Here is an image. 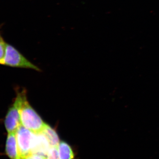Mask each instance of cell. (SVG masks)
Returning <instances> with one entry per match:
<instances>
[{
	"instance_id": "cell-1",
	"label": "cell",
	"mask_w": 159,
	"mask_h": 159,
	"mask_svg": "<svg viewBox=\"0 0 159 159\" xmlns=\"http://www.w3.org/2000/svg\"><path fill=\"white\" fill-rule=\"evenodd\" d=\"M20 119L21 125L34 133L42 131L46 125L28 102L27 97L24 99L20 110Z\"/></svg>"
},
{
	"instance_id": "cell-2",
	"label": "cell",
	"mask_w": 159,
	"mask_h": 159,
	"mask_svg": "<svg viewBox=\"0 0 159 159\" xmlns=\"http://www.w3.org/2000/svg\"><path fill=\"white\" fill-rule=\"evenodd\" d=\"M26 97L27 94L25 90L17 92L14 102L7 111L4 124L8 133L16 132L21 125L20 110L23 101Z\"/></svg>"
},
{
	"instance_id": "cell-3",
	"label": "cell",
	"mask_w": 159,
	"mask_h": 159,
	"mask_svg": "<svg viewBox=\"0 0 159 159\" xmlns=\"http://www.w3.org/2000/svg\"><path fill=\"white\" fill-rule=\"evenodd\" d=\"M3 65L12 67L32 69L40 71V69L27 59L17 49L7 43Z\"/></svg>"
},
{
	"instance_id": "cell-4",
	"label": "cell",
	"mask_w": 159,
	"mask_h": 159,
	"mask_svg": "<svg viewBox=\"0 0 159 159\" xmlns=\"http://www.w3.org/2000/svg\"><path fill=\"white\" fill-rule=\"evenodd\" d=\"M34 132L20 125L16 131V141L21 159L31 153Z\"/></svg>"
},
{
	"instance_id": "cell-5",
	"label": "cell",
	"mask_w": 159,
	"mask_h": 159,
	"mask_svg": "<svg viewBox=\"0 0 159 159\" xmlns=\"http://www.w3.org/2000/svg\"><path fill=\"white\" fill-rule=\"evenodd\" d=\"M51 147L48 140L42 132H34L31 153L37 154L46 157Z\"/></svg>"
},
{
	"instance_id": "cell-6",
	"label": "cell",
	"mask_w": 159,
	"mask_h": 159,
	"mask_svg": "<svg viewBox=\"0 0 159 159\" xmlns=\"http://www.w3.org/2000/svg\"><path fill=\"white\" fill-rule=\"evenodd\" d=\"M6 152L11 159H21L20 155L16 132L8 133L6 142Z\"/></svg>"
},
{
	"instance_id": "cell-7",
	"label": "cell",
	"mask_w": 159,
	"mask_h": 159,
	"mask_svg": "<svg viewBox=\"0 0 159 159\" xmlns=\"http://www.w3.org/2000/svg\"><path fill=\"white\" fill-rule=\"evenodd\" d=\"M42 132L48 140L51 147H57L60 142L57 132L54 129L46 124Z\"/></svg>"
},
{
	"instance_id": "cell-8",
	"label": "cell",
	"mask_w": 159,
	"mask_h": 159,
	"mask_svg": "<svg viewBox=\"0 0 159 159\" xmlns=\"http://www.w3.org/2000/svg\"><path fill=\"white\" fill-rule=\"evenodd\" d=\"M57 149L59 159H74V152L70 145L66 142H60Z\"/></svg>"
},
{
	"instance_id": "cell-9",
	"label": "cell",
	"mask_w": 159,
	"mask_h": 159,
	"mask_svg": "<svg viewBox=\"0 0 159 159\" xmlns=\"http://www.w3.org/2000/svg\"><path fill=\"white\" fill-rule=\"evenodd\" d=\"M7 43L2 39L0 40V64L3 65V61L6 55Z\"/></svg>"
},
{
	"instance_id": "cell-10",
	"label": "cell",
	"mask_w": 159,
	"mask_h": 159,
	"mask_svg": "<svg viewBox=\"0 0 159 159\" xmlns=\"http://www.w3.org/2000/svg\"><path fill=\"white\" fill-rule=\"evenodd\" d=\"M46 159H59L57 147H51L46 156Z\"/></svg>"
},
{
	"instance_id": "cell-11",
	"label": "cell",
	"mask_w": 159,
	"mask_h": 159,
	"mask_svg": "<svg viewBox=\"0 0 159 159\" xmlns=\"http://www.w3.org/2000/svg\"><path fill=\"white\" fill-rule=\"evenodd\" d=\"M22 159H46V157L37 154L31 153Z\"/></svg>"
},
{
	"instance_id": "cell-12",
	"label": "cell",
	"mask_w": 159,
	"mask_h": 159,
	"mask_svg": "<svg viewBox=\"0 0 159 159\" xmlns=\"http://www.w3.org/2000/svg\"><path fill=\"white\" fill-rule=\"evenodd\" d=\"M2 36H1V34H0V40H1L2 39Z\"/></svg>"
}]
</instances>
